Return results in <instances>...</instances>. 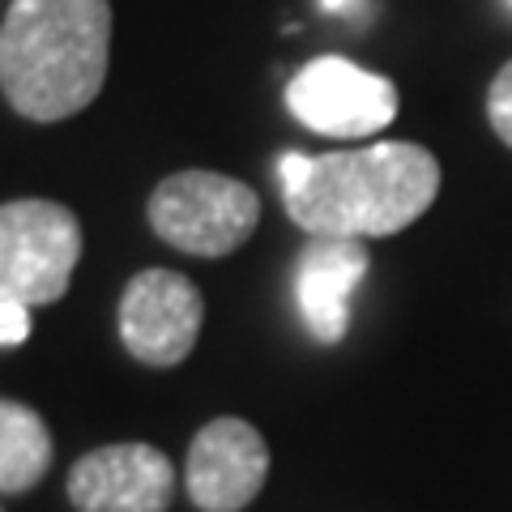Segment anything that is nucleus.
<instances>
[{"label":"nucleus","instance_id":"1","mask_svg":"<svg viewBox=\"0 0 512 512\" xmlns=\"http://www.w3.org/2000/svg\"><path fill=\"white\" fill-rule=\"evenodd\" d=\"M278 180L295 227L333 239H372L406 231L431 210L440 163L414 141H380L320 158L282 154Z\"/></svg>","mask_w":512,"mask_h":512},{"label":"nucleus","instance_id":"2","mask_svg":"<svg viewBox=\"0 0 512 512\" xmlns=\"http://www.w3.org/2000/svg\"><path fill=\"white\" fill-rule=\"evenodd\" d=\"M111 0H13L0 26V94L18 116L56 124L107 82Z\"/></svg>","mask_w":512,"mask_h":512},{"label":"nucleus","instance_id":"3","mask_svg":"<svg viewBox=\"0 0 512 512\" xmlns=\"http://www.w3.org/2000/svg\"><path fill=\"white\" fill-rule=\"evenodd\" d=\"M82 261V222L69 205L18 197L0 205V303H56Z\"/></svg>","mask_w":512,"mask_h":512},{"label":"nucleus","instance_id":"4","mask_svg":"<svg viewBox=\"0 0 512 512\" xmlns=\"http://www.w3.org/2000/svg\"><path fill=\"white\" fill-rule=\"evenodd\" d=\"M146 218L163 244L188 256H227L261 222L256 192L222 171H175L154 188Z\"/></svg>","mask_w":512,"mask_h":512},{"label":"nucleus","instance_id":"5","mask_svg":"<svg viewBox=\"0 0 512 512\" xmlns=\"http://www.w3.org/2000/svg\"><path fill=\"white\" fill-rule=\"evenodd\" d=\"M286 107L312 133L350 141L389 128L402 99L389 77L367 73L346 56H316L291 77Z\"/></svg>","mask_w":512,"mask_h":512},{"label":"nucleus","instance_id":"6","mask_svg":"<svg viewBox=\"0 0 512 512\" xmlns=\"http://www.w3.org/2000/svg\"><path fill=\"white\" fill-rule=\"evenodd\" d=\"M205 320L197 282L175 269H141L120 295V342L146 367H175L192 355Z\"/></svg>","mask_w":512,"mask_h":512},{"label":"nucleus","instance_id":"7","mask_svg":"<svg viewBox=\"0 0 512 512\" xmlns=\"http://www.w3.org/2000/svg\"><path fill=\"white\" fill-rule=\"evenodd\" d=\"M64 491L77 512H167L175 500V466L141 440L103 444L69 470Z\"/></svg>","mask_w":512,"mask_h":512},{"label":"nucleus","instance_id":"8","mask_svg":"<svg viewBox=\"0 0 512 512\" xmlns=\"http://www.w3.org/2000/svg\"><path fill=\"white\" fill-rule=\"evenodd\" d=\"M269 478V444L244 419H214L192 436L184 461L188 500L201 512H244Z\"/></svg>","mask_w":512,"mask_h":512},{"label":"nucleus","instance_id":"9","mask_svg":"<svg viewBox=\"0 0 512 512\" xmlns=\"http://www.w3.org/2000/svg\"><path fill=\"white\" fill-rule=\"evenodd\" d=\"M367 278L363 239L312 235L295 261V303L316 342H342L350 329V299Z\"/></svg>","mask_w":512,"mask_h":512},{"label":"nucleus","instance_id":"10","mask_svg":"<svg viewBox=\"0 0 512 512\" xmlns=\"http://www.w3.org/2000/svg\"><path fill=\"white\" fill-rule=\"evenodd\" d=\"M52 470V431L26 402L0 397V495H22Z\"/></svg>","mask_w":512,"mask_h":512},{"label":"nucleus","instance_id":"11","mask_svg":"<svg viewBox=\"0 0 512 512\" xmlns=\"http://www.w3.org/2000/svg\"><path fill=\"white\" fill-rule=\"evenodd\" d=\"M487 120L495 128V137L512 150V60L495 73V82L487 90Z\"/></svg>","mask_w":512,"mask_h":512},{"label":"nucleus","instance_id":"12","mask_svg":"<svg viewBox=\"0 0 512 512\" xmlns=\"http://www.w3.org/2000/svg\"><path fill=\"white\" fill-rule=\"evenodd\" d=\"M30 338V308L26 303H0V346H22Z\"/></svg>","mask_w":512,"mask_h":512},{"label":"nucleus","instance_id":"13","mask_svg":"<svg viewBox=\"0 0 512 512\" xmlns=\"http://www.w3.org/2000/svg\"><path fill=\"white\" fill-rule=\"evenodd\" d=\"M329 13H346V9H355V0H320Z\"/></svg>","mask_w":512,"mask_h":512},{"label":"nucleus","instance_id":"14","mask_svg":"<svg viewBox=\"0 0 512 512\" xmlns=\"http://www.w3.org/2000/svg\"><path fill=\"white\" fill-rule=\"evenodd\" d=\"M508 5H512V0H508Z\"/></svg>","mask_w":512,"mask_h":512},{"label":"nucleus","instance_id":"15","mask_svg":"<svg viewBox=\"0 0 512 512\" xmlns=\"http://www.w3.org/2000/svg\"><path fill=\"white\" fill-rule=\"evenodd\" d=\"M0 512H5V508H0Z\"/></svg>","mask_w":512,"mask_h":512}]
</instances>
